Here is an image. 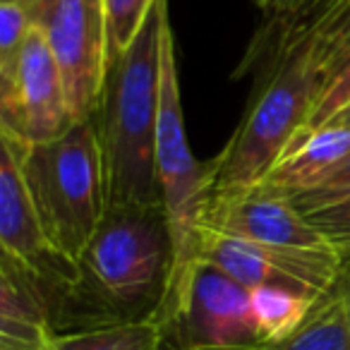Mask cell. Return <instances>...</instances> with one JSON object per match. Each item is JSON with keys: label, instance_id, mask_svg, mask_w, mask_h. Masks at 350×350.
<instances>
[{"label": "cell", "instance_id": "12", "mask_svg": "<svg viewBox=\"0 0 350 350\" xmlns=\"http://www.w3.org/2000/svg\"><path fill=\"white\" fill-rule=\"evenodd\" d=\"M55 336L53 295L17 259H0V350H46Z\"/></svg>", "mask_w": 350, "mask_h": 350}, {"label": "cell", "instance_id": "14", "mask_svg": "<svg viewBox=\"0 0 350 350\" xmlns=\"http://www.w3.org/2000/svg\"><path fill=\"white\" fill-rule=\"evenodd\" d=\"M252 350H350V324L338 286L314 302L307 319L286 338L259 343Z\"/></svg>", "mask_w": 350, "mask_h": 350}, {"label": "cell", "instance_id": "25", "mask_svg": "<svg viewBox=\"0 0 350 350\" xmlns=\"http://www.w3.org/2000/svg\"><path fill=\"white\" fill-rule=\"evenodd\" d=\"M0 3H10V5H22V8H29L34 0H0Z\"/></svg>", "mask_w": 350, "mask_h": 350}, {"label": "cell", "instance_id": "22", "mask_svg": "<svg viewBox=\"0 0 350 350\" xmlns=\"http://www.w3.org/2000/svg\"><path fill=\"white\" fill-rule=\"evenodd\" d=\"M269 17H276L278 25L297 22L307 17L321 0H254Z\"/></svg>", "mask_w": 350, "mask_h": 350}, {"label": "cell", "instance_id": "24", "mask_svg": "<svg viewBox=\"0 0 350 350\" xmlns=\"http://www.w3.org/2000/svg\"><path fill=\"white\" fill-rule=\"evenodd\" d=\"M329 125H338V127H350V103L345 108H340L338 113H336V118L329 122Z\"/></svg>", "mask_w": 350, "mask_h": 350}, {"label": "cell", "instance_id": "1", "mask_svg": "<svg viewBox=\"0 0 350 350\" xmlns=\"http://www.w3.org/2000/svg\"><path fill=\"white\" fill-rule=\"evenodd\" d=\"M173 269L163 206H108L53 310L55 334L156 314Z\"/></svg>", "mask_w": 350, "mask_h": 350}, {"label": "cell", "instance_id": "19", "mask_svg": "<svg viewBox=\"0 0 350 350\" xmlns=\"http://www.w3.org/2000/svg\"><path fill=\"white\" fill-rule=\"evenodd\" d=\"M305 216L319 230L326 245H331L340 254L343 264H350V195L336 202V204L324 206V209L312 211V214Z\"/></svg>", "mask_w": 350, "mask_h": 350}, {"label": "cell", "instance_id": "6", "mask_svg": "<svg viewBox=\"0 0 350 350\" xmlns=\"http://www.w3.org/2000/svg\"><path fill=\"white\" fill-rule=\"evenodd\" d=\"M165 350H252L259 345L250 291L197 262L180 295L154 314Z\"/></svg>", "mask_w": 350, "mask_h": 350}, {"label": "cell", "instance_id": "20", "mask_svg": "<svg viewBox=\"0 0 350 350\" xmlns=\"http://www.w3.org/2000/svg\"><path fill=\"white\" fill-rule=\"evenodd\" d=\"M348 195H350V154L326 175L319 185L302 192V195H297L291 202L302 214H312V211H319L324 206L336 204V202H340Z\"/></svg>", "mask_w": 350, "mask_h": 350}, {"label": "cell", "instance_id": "7", "mask_svg": "<svg viewBox=\"0 0 350 350\" xmlns=\"http://www.w3.org/2000/svg\"><path fill=\"white\" fill-rule=\"evenodd\" d=\"M27 10L63 75L75 122L92 120L108 68L101 0H34Z\"/></svg>", "mask_w": 350, "mask_h": 350}, {"label": "cell", "instance_id": "16", "mask_svg": "<svg viewBox=\"0 0 350 350\" xmlns=\"http://www.w3.org/2000/svg\"><path fill=\"white\" fill-rule=\"evenodd\" d=\"M259 343H273L297 329L314 307V297L291 288L264 286L250 291Z\"/></svg>", "mask_w": 350, "mask_h": 350}, {"label": "cell", "instance_id": "8", "mask_svg": "<svg viewBox=\"0 0 350 350\" xmlns=\"http://www.w3.org/2000/svg\"><path fill=\"white\" fill-rule=\"evenodd\" d=\"M72 125L63 75L34 27L15 60L0 65V132L39 144L65 135Z\"/></svg>", "mask_w": 350, "mask_h": 350}, {"label": "cell", "instance_id": "9", "mask_svg": "<svg viewBox=\"0 0 350 350\" xmlns=\"http://www.w3.org/2000/svg\"><path fill=\"white\" fill-rule=\"evenodd\" d=\"M200 262L214 264L247 291L276 286L314 300L334 291L343 273V259L334 247H271L214 230L202 233Z\"/></svg>", "mask_w": 350, "mask_h": 350}, {"label": "cell", "instance_id": "21", "mask_svg": "<svg viewBox=\"0 0 350 350\" xmlns=\"http://www.w3.org/2000/svg\"><path fill=\"white\" fill-rule=\"evenodd\" d=\"M31 31H34V20L27 8L0 3V65L15 60Z\"/></svg>", "mask_w": 350, "mask_h": 350}, {"label": "cell", "instance_id": "4", "mask_svg": "<svg viewBox=\"0 0 350 350\" xmlns=\"http://www.w3.org/2000/svg\"><path fill=\"white\" fill-rule=\"evenodd\" d=\"M12 139L46 235L60 254L77 262L108 206L103 151L94 120L75 122L65 135L39 144Z\"/></svg>", "mask_w": 350, "mask_h": 350}, {"label": "cell", "instance_id": "11", "mask_svg": "<svg viewBox=\"0 0 350 350\" xmlns=\"http://www.w3.org/2000/svg\"><path fill=\"white\" fill-rule=\"evenodd\" d=\"M204 230L271 247H331L291 200L245 192L209 202Z\"/></svg>", "mask_w": 350, "mask_h": 350}, {"label": "cell", "instance_id": "2", "mask_svg": "<svg viewBox=\"0 0 350 350\" xmlns=\"http://www.w3.org/2000/svg\"><path fill=\"white\" fill-rule=\"evenodd\" d=\"M168 22V0H159L135 44L106 68L92 120L103 151L108 206H163L156 142L161 111V44Z\"/></svg>", "mask_w": 350, "mask_h": 350}, {"label": "cell", "instance_id": "18", "mask_svg": "<svg viewBox=\"0 0 350 350\" xmlns=\"http://www.w3.org/2000/svg\"><path fill=\"white\" fill-rule=\"evenodd\" d=\"M348 103H350V55L338 65V68H336V72L324 82L319 96H317L314 108H312L310 120H307L305 130L300 132V137H305V135H310V132H317V130H321V127H326L336 118V113H338L340 108L348 106ZM300 137H297V139H300Z\"/></svg>", "mask_w": 350, "mask_h": 350}, {"label": "cell", "instance_id": "3", "mask_svg": "<svg viewBox=\"0 0 350 350\" xmlns=\"http://www.w3.org/2000/svg\"><path fill=\"white\" fill-rule=\"evenodd\" d=\"M321 72L302 39L276 41L271 68L216 159L211 200L250 192L305 130L321 92Z\"/></svg>", "mask_w": 350, "mask_h": 350}, {"label": "cell", "instance_id": "5", "mask_svg": "<svg viewBox=\"0 0 350 350\" xmlns=\"http://www.w3.org/2000/svg\"><path fill=\"white\" fill-rule=\"evenodd\" d=\"M161 202L168 219L173 240V269L159 307L180 295L195 264L200 262V240L204 233L206 209L211 202L209 161H200L187 142L185 116H183L178 58L170 22L163 29L161 44V111L159 142H156Z\"/></svg>", "mask_w": 350, "mask_h": 350}, {"label": "cell", "instance_id": "13", "mask_svg": "<svg viewBox=\"0 0 350 350\" xmlns=\"http://www.w3.org/2000/svg\"><path fill=\"white\" fill-rule=\"evenodd\" d=\"M350 154V127L326 125L300 137L250 192L295 200L317 187Z\"/></svg>", "mask_w": 350, "mask_h": 350}, {"label": "cell", "instance_id": "23", "mask_svg": "<svg viewBox=\"0 0 350 350\" xmlns=\"http://www.w3.org/2000/svg\"><path fill=\"white\" fill-rule=\"evenodd\" d=\"M338 288L343 291L345 307H348V324H350V264H343V273H340Z\"/></svg>", "mask_w": 350, "mask_h": 350}, {"label": "cell", "instance_id": "17", "mask_svg": "<svg viewBox=\"0 0 350 350\" xmlns=\"http://www.w3.org/2000/svg\"><path fill=\"white\" fill-rule=\"evenodd\" d=\"M156 3L159 0H101L108 63L135 44L137 34L154 12Z\"/></svg>", "mask_w": 350, "mask_h": 350}, {"label": "cell", "instance_id": "10", "mask_svg": "<svg viewBox=\"0 0 350 350\" xmlns=\"http://www.w3.org/2000/svg\"><path fill=\"white\" fill-rule=\"evenodd\" d=\"M0 247L34 271L53 295V310L75 278V262L49 240L22 173L17 144L0 132Z\"/></svg>", "mask_w": 350, "mask_h": 350}, {"label": "cell", "instance_id": "15", "mask_svg": "<svg viewBox=\"0 0 350 350\" xmlns=\"http://www.w3.org/2000/svg\"><path fill=\"white\" fill-rule=\"evenodd\" d=\"M46 350H165L163 331L154 317L125 324L55 334Z\"/></svg>", "mask_w": 350, "mask_h": 350}]
</instances>
